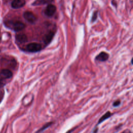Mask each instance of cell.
Here are the masks:
<instances>
[{
    "label": "cell",
    "instance_id": "obj_1",
    "mask_svg": "<svg viewBox=\"0 0 133 133\" xmlns=\"http://www.w3.org/2000/svg\"><path fill=\"white\" fill-rule=\"evenodd\" d=\"M42 49L41 44L37 43H32L26 46V50L30 52H37Z\"/></svg>",
    "mask_w": 133,
    "mask_h": 133
},
{
    "label": "cell",
    "instance_id": "obj_2",
    "mask_svg": "<svg viewBox=\"0 0 133 133\" xmlns=\"http://www.w3.org/2000/svg\"><path fill=\"white\" fill-rule=\"evenodd\" d=\"M24 18L29 23H33L36 20V18L34 14L31 11H25L23 14Z\"/></svg>",
    "mask_w": 133,
    "mask_h": 133
},
{
    "label": "cell",
    "instance_id": "obj_3",
    "mask_svg": "<svg viewBox=\"0 0 133 133\" xmlns=\"http://www.w3.org/2000/svg\"><path fill=\"white\" fill-rule=\"evenodd\" d=\"M56 10V6L54 5L49 4L46 7L45 10V14L47 16L51 17L54 15V14L55 13Z\"/></svg>",
    "mask_w": 133,
    "mask_h": 133
},
{
    "label": "cell",
    "instance_id": "obj_4",
    "mask_svg": "<svg viewBox=\"0 0 133 133\" xmlns=\"http://www.w3.org/2000/svg\"><path fill=\"white\" fill-rule=\"evenodd\" d=\"M25 4V0H14L11 3V7L15 9H18L23 7Z\"/></svg>",
    "mask_w": 133,
    "mask_h": 133
},
{
    "label": "cell",
    "instance_id": "obj_5",
    "mask_svg": "<svg viewBox=\"0 0 133 133\" xmlns=\"http://www.w3.org/2000/svg\"><path fill=\"white\" fill-rule=\"evenodd\" d=\"M12 76V73L8 69H3L0 71V76L3 78H9Z\"/></svg>",
    "mask_w": 133,
    "mask_h": 133
},
{
    "label": "cell",
    "instance_id": "obj_6",
    "mask_svg": "<svg viewBox=\"0 0 133 133\" xmlns=\"http://www.w3.org/2000/svg\"><path fill=\"white\" fill-rule=\"evenodd\" d=\"M25 27V24L20 21H16L12 25V28L16 32H18L22 30L23 29H24Z\"/></svg>",
    "mask_w": 133,
    "mask_h": 133
},
{
    "label": "cell",
    "instance_id": "obj_7",
    "mask_svg": "<svg viewBox=\"0 0 133 133\" xmlns=\"http://www.w3.org/2000/svg\"><path fill=\"white\" fill-rule=\"evenodd\" d=\"M109 54L105 52H101L96 57V60L99 61H105L109 58Z\"/></svg>",
    "mask_w": 133,
    "mask_h": 133
},
{
    "label": "cell",
    "instance_id": "obj_8",
    "mask_svg": "<svg viewBox=\"0 0 133 133\" xmlns=\"http://www.w3.org/2000/svg\"><path fill=\"white\" fill-rule=\"evenodd\" d=\"M16 39L19 43H24L27 41L28 38L24 34H18L16 35Z\"/></svg>",
    "mask_w": 133,
    "mask_h": 133
},
{
    "label": "cell",
    "instance_id": "obj_9",
    "mask_svg": "<svg viewBox=\"0 0 133 133\" xmlns=\"http://www.w3.org/2000/svg\"><path fill=\"white\" fill-rule=\"evenodd\" d=\"M54 36V33L53 32L50 31L49 32H48L43 38V41L44 43L46 44H49L52 40Z\"/></svg>",
    "mask_w": 133,
    "mask_h": 133
},
{
    "label": "cell",
    "instance_id": "obj_10",
    "mask_svg": "<svg viewBox=\"0 0 133 133\" xmlns=\"http://www.w3.org/2000/svg\"><path fill=\"white\" fill-rule=\"evenodd\" d=\"M111 115V113L110 112H107V113H105L103 116H101V117L100 118V119L98 121V124L102 123V122H103L104 121H105V119H107V118H109Z\"/></svg>",
    "mask_w": 133,
    "mask_h": 133
},
{
    "label": "cell",
    "instance_id": "obj_11",
    "mask_svg": "<svg viewBox=\"0 0 133 133\" xmlns=\"http://www.w3.org/2000/svg\"><path fill=\"white\" fill-rule=\"evenodd\" d=\"M51 124H52V123L51 122H50V123H47L46 124H45L44 126H43L39 130H38V131H37V132H36V133H39V132H41V131H43L44 129H45L46 128H48L49 126H50L51 125Z\"/></svg>",
    "mask_w": 133,
    "mask_h": 133
},
{
    "label": "cell",
    "instance_id": "obj_12",
    "mask_svg": "<svg viewBox=\"0 0 133 133\" xmlns=\"http://www.w3.org/2000/svg\"><path fill=\"white\" fill-rule=\"evenodd\" d=\"M97 14H98V12L97 11H95L92 16V18H91V21L92 22H94L95 21H96V20L97 18Z\"/></svg>",
    "mask_w": 133,
    "mask_h": 133
},
{
    "label": "cell",
    "instance_id": "obj_13",
    "mask_svg": "<svg viewBox=\"0 0 133 133\" xmlns=\"http://www.w3.org/2000/svg\"><path fill=\"white\" fill-rule=\"evenodd\" d=\"M53 0H41V1L43 3V4H47L48 3H50L51 2H52Z\"/></svg>",
    "mask_w": 133,
    "mask_h": 133
},
{
    "label": "cell",
    "instance_id": "obj_14",
    "mask_svg": "<svg viewBox=\"0 0 133 133\" xmlns=\"http://www.w3.org/2000/svg\"><path fill=\"white\" fill-rule=\"evenodd\" d=\"M120 104V101L119 100H117V101H116L114 102L113 103V105L114 107H116V106H118Z\"/></svg>",
    "mask_w": 133,
    "mask_h": 133
},
{
    "label": "cell",
    "instance_id": "obj_15",
    "mask_svg": "<svg viewBox=\"0 0 133 133\" xmlns=\"http://www.w3.org/2000/svg\"><path fill=\"white\" fill-rule=\"evenodd\" d=\"M121 133H132L130 130H129V129H126V130H124L122 132H121Z\"/></svg>",
    "mask_w": 133,
    "mask_h": 133
},
{
    "label": "cell",
    "instance_id": "obj_16",
    "mask_svg": "<svg viewBox=\"0 0 133 133\" xmlns=\"http://www.w3.org/2000/svg\"><path fill=\"white\" fill-rule=\"evenodd\" d=\"M72 131V130H69V131H68L66 133H71Z\"/></svg>",
    "mask_w": 133,
    "mask_h": 133
},
{
    "label": "cell",
    "instance_id": "obj_17",
    "mask_svg": "<svg viewBox=\"0 0 133 133\" xmlns=\"http://www.w3.org/2000/svg\"><path fill=\"white\" fill-rule=\"evenodd\" d=\"M131 63L133 64V58H132V59H131Z\"/></svg>",
    "mask_w": 133,
    "mask_h": 133
}]
</instances>
